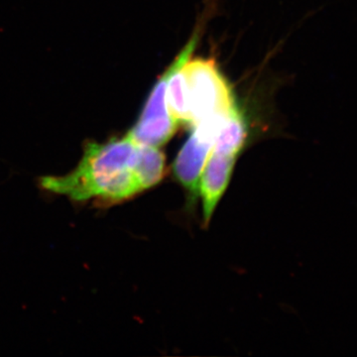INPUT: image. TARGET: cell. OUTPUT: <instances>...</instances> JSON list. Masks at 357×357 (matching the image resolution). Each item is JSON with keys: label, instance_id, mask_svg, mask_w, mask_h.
<instances>
[{"label": "cell", "instance_id": "1", "mask_svg": "<svg viewBox=\"0 0 357 357\" xmlns=\"http://www.w3.org/2000/svg\"><path fill=\"white\" fill-rule=\"evenodd\" d=\"M165 173L163 152L141 146L126 134L105 143H89L75 170L60 177L42 178L41 185L73 201L114 204L159 184Z\"/></svg>", "mask_w": 357, "mask_h": 357}, {"label": "cell", "instance_id": "2", "mask_svg": "<svg viewBox=\"0 0 357 357\" xmlns=\"http://www.w3.org/2000/svg\"><path fill=\"white\" fill-rule=\"evenodd\" d=\"M192 126L202 119L227 115L236 107L234 93L213 59L195 58L184 65Z\"/></svg>", "mask_w": 357, "mask_h": 357}, {"label": "cell", "instance_id": "6", "mask_svg": "<svg viewBox=\"0 0 357 357\" xmlns=\"http://www.w3.org/2000/svg\"><path fill=\"white\" fill-rule=\"evenodd\" d=\"M178 124L171 115L156 119H138L128 132L134 142L142 146L159 148L166 144L177 130Z\"/></svg>", "mask_w": 357, "mask_h": 357}, {"label": "cell", "instance_id": "3", "mask_svg": "<svg viewBox=\"0 0 357 357\" xmlns=\"http://www.w3.org/2000/svg\"><path fill=\"white\" fill-rule=\"evenodd\" d=\"M194 130L178 152L174 164V172L178 182L192 195L199 194V181L206 161L213 150L217 136L199 126Z\"/></svg>", "mask_w": 357, "mask_h": 357}, {"label": "cell", "instance_id": "5", "mask_svg": "<svg viewBox=\"0 0 357 357\" xmlns=\"http://www.w3.org/2000/svg\"><path fill=\"white\" fill-rule=\"evenodd\" d=\"M248 126L237 105L225 117L211 152L237 158L245 145Z\"/></svg>", "mask_w": 357, "mask_h": 357}, {"label": "cell", "instance_id": "4", "mask_svg": "<svg viewBox=\"0 0 357 357\" xmlns=\"http://www.w3.org/2000/svg\"><path fill=\"white\" fill-rule=\"evenodd\" d=\"M198 34L195 33L185 48L178 54L173 63V70L167 84L166 100L169 114L174 121L181 124H191L192 114L190 109L189 93L185 82L184 65L198 43Z\"/></svg>", "mask_w": 357, "mask_h": 357}]
</instances>
